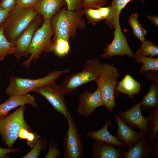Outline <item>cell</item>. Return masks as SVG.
I'll list each match as a JSON object with an SVG mask.
<instances>
[{
	"label": "cell",
	"instance_id": "cell-1",
	"mask_svg": "<svg viewBox=\"0 0 158 158\" xmlns=\"http://www.w3.org/2000/svg\"><path fill=\"white\" fill-rule=\"evenodd\" d=\"M82 9L69 10L64 6L51 17L50 23L54 32L52 40L62 38L69 41L75 38L78 30L86 27Z\"/></svg>",
	"mask_w": 158,
	"mask_h": 158
},
{
	"label": "cell",
	"instance_id": "cell-2",
	"mask_svg": "<svg viewBox=\"0 0 158 158\" xmlns=\"http://www.w3.org/2000/svg\"><path fill=\"white\" fill-rule=\"evenodd\" d=\"M39 14L34 7L23 8L16 5L2 24L4 34L8 41L14 43Z\"/></svg>",
	"mask_w": 158,
	"mask_h": 158
},
{
	"label": "cell",
	"instance_id": "cell-3",
	"mask_svg": "<svg viewBox=\"0 0 158 158\" xmlns=\"http://www.w3.org/2000/svg\"><path fill=\"white\" fill-rule=\"evenodd\" d=\"M54 34L50 20H44L33 36L28 48L30 56L23 62V66L28 68L32 62L34 63L39 59L42 53L46 54L53 51V42L51 39Z\"/></svg>",
	"mask_w": 158,
	"mask_h": 158
},
{
	"label": "cell",
	"instance_id": "cell-4",
	"mask_svg": "<svg viewBox=\"0 0 158 158\" xmlns=\"http://www.w3.org/2000/svg\"><path fill=\"white\" fill-rule=\"evenodd\" d=\"M69 72L68 69L55 70L50 72L43 77L35 79L23 78L16 76H11L5 92L9 97L12 95L25 94L33 91L42 86L55 82L61 75Z\"/></svg>",
	"mask_w": 158,
	"mask_h": 158
},
{
	"label": "cell",
	"instance_id": "cell-5",
	"mask_svg": "<svg viewBox=\"0 0 158 158\" xmlns=\"http://www.w3.org/2000/svg\"><path fill=\"white\" fill-rule=\"evenodd\" d=\"M102 63L97 58L88 60L81 71L66 77L62 85L65 95L70 94L76 88L92 81L99 78Z\"/></svg>",
	"mask_w": 158,
	"mask_h": 158
},
{
	"label": "cell",
	"instance_id": "cell-6",
	"mask_svg": "<svg viewBox=\"0 0 158 158\" xmlns=\"http://www.w3.org/2000/svg\"><path fill=\"white\" fill-rule=\"evenodd\" d=\"M25 105L20 106L14 112L0 119V134L5 147L11 148L18 138L20 129L25 128L29 131L30 127L26 123L24 117Z\"/></svg>",
	"mask_w": 158,
	"mask_h": 158
},
{
	"label": "cell",
	"instance_id": "cell-7",
	"mask_svg": "<svg viewBox=\"0 0 158 158\" xmlns=\"http://www.w3.org/2000/svg\"><path fill=\"white\" fill-rule=\"evenodd\" d=\"M119 76L117 68L104 63L102 64L100 77L95 81L101 91L104 106L109 111H112L116 106L115 87Z\"/></svg>",
	"mask_w": 158,
	"mask_h": 158
},
{
	"label": "cell",
	"instance_id": "cell-8",
	"mask_svg": "<svg viewBox=\"0 0 158 158\" xmlns=\"http://www.w3.org/2000/svg\"><path fill=\"white\" fill-rule=\"evenodd\" d=\"M68 128L64 137V158H82L83 146L82 138L76 123L69 113L66 118Z\"/></svg>",
	"mask_w": 158,
	"mask_h": 158
},
{
	"label": "cell",
	"instance_id": "cell-9",
	"mask_svg": "<svg viewBox=\"0 0 158 158\" xmlns=\"http://www.w3.org/2000/svg\"><path fill=\"white\" fill-rule=\"evenodd\" d=\"M33 91L44 97L56 111L66 119L69 113L64 99L65 95L61 86L55 82L40 87Z\"/></svg>",
	"mask_w": 158,
	"mask_h": 158
},
{
	"label": "cell",
	"instance_id": "cell-10",
	"mask_svg": "<svg viewBox=\"0 0 158 158\" xmlns=\"http://www.w3.org/2000/svg\"><path fill=\"white\" fill-rule=\"evenodd\" d=\"M114 29L112 33L114 36L113 40L107 45L99 57L111 59L114 56L126 55L135 58V54L129 47L126 37L122 32L119 21L115 23Z\"/></svg>",
	"mask_w": 158,
	"mask_h": 158
},
{
	"label": "cell",
	"instance_id": "cell-11",
	"mask_svg": "<svg viewBox=\"0 0 158 158\" xmlns=\"http://www.w3.org/2000/svg\"><path fill=\"white\" fill-rule=\"evenodd\" d=\"M44 21L43 17L39 14L12 43L15 48L13 54L17 61H19L23 57H28L29 54L28 48L32 38L35 31L41 26Z\"/></svg>",
	"mask_w": 158,
	"mask_h": 158
},
{
	"label": "cell",
	"instance_id": "cell-12",
	"mask_svg": "<svg viewBox=\"0 0 158 158\" xmlns=\"http://www.w3.org/2000/svg\"><path fill=\"white\" fill-rule=\"evenodd\" d=\"M78 100L80 104L77 107V112L85 117L90 115L97 107L104 106L101 92L98 87L93 93L86 90L81 93Z\"/></svg>",
	"mask_w": 158,
	"mask_h": 158
},
{
	"label": "cell",
	"instance_id": "cell-13",
	"mask_svg": "<svg viewBox=\"0 0 158 158\" xmlns=\"http://www.w3.org/2000/svg\"><path fill=\"white\" fill-rule=\"evenodd\" d=\"M142 100L125 111H121L117 115L128 126L138 128L146 135L147 132V118L142 115L141 109Z\"/></svg>",
	"mask_w": 158,
	"mask_h": 158
},
{
	"label": "cell",
	"instance_id": "cell-14",
	"mask_svg": "<svg viewBox=\"0 0 158 158\" xmlns=\"http://www.w3.org/2000/svg\"><path fill=\"white\" fill-rule=\"evenodd\" d=\"M104 142L95 140L92 145V158H124L125 150Z\"/></svg>",
	"mask_w": 158,
	"mask_h": 158
},
{
	"label": "cell",
	"instance_id": "cell-15",
	"mask_svg": "<svg viewBox=\"0 0 158 158\" xmlns=\"http://www.w3.org/2000/svg\"><path fill=\"white\" fill-rule=\"evenodd\" d=\"M35 99L33 96L28 93L9 96L7 99L0 104V119L7 116L9 111L19 106L30 104L33 107H37Z\"/></svg>",
	"mask_w": 158,
	"mask_h": 158
},
{
	"label": "cell",
	"instance_id": "cell-16",
	"mask_svg": "<svg viewBox=\"0 0 158 158\" xmlns=\"http://www.w3.org/2000/svg\"><path fill=\"white\" fill-rule=\"evenodd\" d=\"M114 118L118 126L116 138L128 148H130L138 141L143 132L140 130H133L132 127L123 122L117 115H114Z\"/></svg>",
	"mask_w": 158,
	"mask_h": 158
},
{
	"label": "cell",
	"instance_id": "cell-17",
	"mask_svg": "<svg viewBox=\"0 0 158 158\" xmlns=\"http://www.w3.org/2000/svg\"><path fill=\"white\" fill-rule=\"evenodd\" d=\"M66 4L65 0H39L34 8L44 20H50Z\"/></svg>",
	"mask_w": 158,
	"mask_h": 158
},
{
	"label": "cell",
	"instance_id": "cell-18",
	"mask_svg": "<svg viewBox=\"0 0 158 158\" xmlns=\"http://www.w3.org/2000/svg\"><path fill=\"white\" fill-rule=\"evenodd\" d=\"M111 125V121L109 119H106L104 126L102 128L95 131H88L86 133V136L95 140L104 142L114 146H125L123 142L118 140L116 136L112 135L108 131V127Z\"/></svg>",
	"mask_w": 158,
	"mask_h": 158
},
{
	"label": "cell",
	"instance_id": "cell-19",
	"mask_svg": "<svg viewBox=\"0 0 158 158\" xmlns=\"http://www.w3.org/2000/svg\"><path fill=\"white\" fill-rule=\"evenodd\" d=\"M153 152L147 143L146 134L142 133L136 142L126 151L124 158H146Z\"/></svg>",
	"mask_w": 158,
	"mask_h": 158
},
{
	"label": "cell",
	"instance_id": "cell-20",
	"mask_svg": "<svg viewBox=\"0 0 158 158\" xmlns=\"http://www.w3.org/2000/svg\"><path fill=\"white\" fill-rule=\"evenodd\" d=\"M148 111L146 140L149 147L152 149L158 130V107Z\"/></svg>",
	"mask_w": 158,
	"mask_h": 158
},
{
	"label": "cell",
	"instance_id": "cell-21",
	"mask_svg": "<svg viewBox=\"0 0 158 158\" xmlns=\"http://www.w3.org/2000/svg\"><path fill=\"white\" fill-rule=\"evenodd\" d=\"M116 90L127 94L131 97L139 93L141 90L140 85L131 76L127 74L118 83Z\"/></svg>",
	"mask_w": 158,
	"mask_h": 158
},
{
	"label": "cell",
	"instance_id": "cell-22",
	"mask_svg": "<svg viewBox=\"0 0 158 158\" xmlns=\"http://www.w3.org/2000/svg\"><path fill=\"white\" fill-rule=\"evenodd\" d=\"M141 109L149 111L158 107V84L155 82L151 85L147 94L143 97Z\"/></svg>",
	"mask_w": 158,
	"mask_h": 158
},
{
	"label": "cell",
	"instance_id": "cell-23",
	"mask_svg": "<svg viewBox=\"0 0 158 158\" xmlns=\"http://www.w3.org/2000/svg\"><path fill=\"white\" fill-rule=\"evenodd\" d=\"M135 58L138 63L143 64L140 69L139 73H142L148 71H158V58L145 56L135 54Z\"/></svg>",
	"mask_w": 158,
	"mask_h": 158
},
{
	"label": "cell",
	"instance_id": "cell-24",
	"mask_svg": "<svg viewBox=\"0 0 158 158\" xmlns=\"http://www.w3.org/2000/svg\"><path fill=\"white\" fill-rule=\"evenodd\" d=\"M128 22L130 26L133 35L135 37L139 39L141 43L146 40L145 38L146 30L139 23L138 15L137 13H132L129 16Z\"/></svg>",
	"mask_w": 158,
	"mask_h": 158
},
{
	"label": "cell",
	"instance_id": "cell-25",
	"mask_svg": "<svg viewBox=\"0 0 158 158\" xmlns=\"http://www.w3.org/2000/svg\"><path fill=\"white\" fill-rule=\"evenodd\" d=\"M2 24L0 25V62L7 56L13 54L15 50L13 44L8 41L4 34Z\"/></svg>",
	"mask_w": 158,
	"mask_h": 158
},
{
	"label": "cell",
	"instance_id": "cell-26",
	"mask_svg": "<svg viewBox=\"0 0 158 158\" xmlns=\"http://www.w3.org/2000/svg\"><path fill=\"white\" fill-rule=\"evenodd\" d=\"M134 0H112L111 4L112 16V24L114 29L116 22L119 21V15L121 11L130 1ZM139 0L142 3H145V0Z\"/></svg>",
	"mask_w": 158,
	"mask_h": 158
},
{
	"label": "cell",
	"instance_id": "cell-27",
	"mask_svg": "<svg viewBox=\"0 0 158 158\" xmlns=\"http://www.w3.org/2000/svg\"><path fill=\"white\" fill-rule=\"evenodd\" d=\"M136 54L150 57L158 55V47L150 40H145L142 43L140 47L136 51Z\"/></svg>",
	"mask_w": 158,
	"mask_h": 158
},
{
	"label": "cell",
	"instance_id": "cell-28",
	"mask_svg": "<svg viewBox=\"0 0 158 158\" xmlns=\"http://www.w3.org/2000/svg\"><path fill=\"white\" fill-rule=\"evenodd\" d=\"M52 41L53 51L57 56H63L68 53L70 49L69 41L62 38H58Z\"/></svg>",
	"mask_w": 158,
	"mask_h": 158
},
{
	"label": "cell",
	"instance_id": "cell-29",
	"mask_svg": "<svg viewBox=\"0 0 158 158\" xmlns=\"http://www.w3.org/2000/svg\"><path fill=\"white\" fill-rule=\"evenodd\" d=\"M82 11L83 15L87 19L88 22L93 25L103 20L98 8H86L82 9Z\"/></svg>",
	"mask_w": 158,
	"mask_h": 158
},
{
	"label": "cell",
	"instance_id": "cell-30",
	"mask_svg": "<svg viewBox=\"0 0 158 158\" xmlns=\"http://www.w3.org/2000/svg\"><path fill=\"white\" fill-rule=\"evenodd\" d=\"M47 140L39 136L32 149L22 158H37L46 145Z\"/></svg>",
	"mask_w": 158,
	"mask_h": 158
},
{
	"label": "cell",
	"instance_id": "cell-31",
	"mask_svg": "<svg viewBox=\"0 0 158 158\" xmlns=\"http://www.w3.org/2000/svg\"><path fill=\"white\" fill-rule=\"evenodd\" d=\"M98 9L101 16L103 20H105L108 27L113 30L112 24V11L111 5L107 7H101Z\"/></svg>",
	"mask_w": 158,
	"mask_h": 158
},
{
	"label": "cell",
	"instance_id": "cell-32",
	"mask_svg": "<svg viewBox=\"0 0 158 158\" xmlns=\"http://www.w3.org/2000/svg\"><path fill=\"white\" fill-rule=\"evenodd\" d=\"M83 8L97 9L109 3L106 0H82Z\"/></svg>",
	"mask_w": 158,
	"mask_h": 158
},
{
	"label": "cell",
	"instance_id": "cell-33",
	"mask_svg": "<svg viewBox=\"0 0 158 158\" xmlns=\"http://www.w3.org/2000/svg\"><path fill=\"white\" fill-rule=\"evenodd\" d=\"M61 154V152L58 148L57 144L54 141L51 140L47 153L45 158H56Z\"/></svg>",
	"mask_w": 158,
	"mask_h": 158
},
{
	"label": "cell",
	"instance_id": "cell-34",
	"mask_svg": "<svg viewBox=\"0 0 158 158\" xmlns=\"http://www.w3.org/2000/svg\"><path fill=\"white\" fill-rule=\"evenodd\" d=\"M67 4V9L71 11L81 10L82 8V0H65Z\"/></svg>",
	"mask_w": 158,
	"mask_h": 158
},
{
	"label": "cell",
	"instance_id": "cell-35",
	"mask_svg": "<svg viewBox=\"0 0 158 158\" xmlns=\"http://www.w3.org/2000/svg\"><path fill=\"white\" fill-rule=\"evenodd\" d=\"M16 5V0H1L0 7L9 12Z\"/></svg>",
	"mask_w": 158,
	"mask_h": 158
},
{
	"label": "cell",
	"instance_id": "cell-36",
	"mask_svg": "<svg viewBox=\"0 0 158 158\" xmlns=\"http://www.w3.org/2000/svg\"><path fill=\"white\" fill-rule=\"evenodd\" d=\"M39 0H16V5L23 8L34 7Z\"/></svg>",
	"mask_w": 158,
	"mask_h": 158
},
{
	"label": "cell",
	"instance_id": "cell-37",
	"mask_svg": "<svg viewBox=\"0 0 158 158\" xmlns=\"http://www.w3.org/2000/svg\"><path fill=\"white\" fill-rule=\"evenodd\" d=\"M38 136L36 133L29 131L27 136V142L31 147H33L36 142Z\"/></svg>",
	"mask_w": 158,
	"mask_h": 158
},
{
	"label": "cell",
	"instance_id": "cell-38",
	"mask_svg": "<svg viewBox=\"0 0 158 158\" xmlns=\"http://www.w3.org/2000/svg\"><path fill=\"white\" fill-rule=\"evenodd\" d=\"M19 151V148H3L0 147V158L5 157L7 154L12 152H16Z\"/></svg>",
	"mask_w": 158,
	"mask_h": 158
},
{
	"label": "cell",
	"instance_id": "cell-39",
	"mask_svg": "<svg viewBox=\"0 0 158 158\" xmlns=\"http://www.w3.org/2000/svg\"><path fill=\"white\" fill-rule=\"evenodd\" d=\"M153 148L154 150L153 153L150 154L151 157L153 158H157L158 157V136L157 134L155 139V144Z\"/></svg>",
	"mask_w": 158,
	"mask_h": 158
},
{
	"label": "cell",
	"instance_id": "cell-40",
	"mask_svg": "<svg viewBox=\"0 0 158 158\" xmlns=\"http://www.w3.org/2000/svg\"><path fill=\"white\" fill-rule=\"evenodd\" d=\"M9 12L0 7V25H2L7 17Z\"/></svg>",
	"mask_w": 158,
	"mask_h": 158
},
{
	"label": "cell",
	"instance_id": "cell-41",
	"mask_svg": "<svg viewBox=\"0 0 158 158\" xmlns=\"http://www.w3.org/2000/svg\"><path fill=\"white\" fill-rule=\"evenodd\" d=\"M30 131L25 128H21L18 133V138L23 139H26L29 132Z\"/></svg>",
	"mask_w": 158,
	"mask_h": 158
},
{
	"label": "cell",
	"instance_id": "cell-42",
	"mask_svg": "<svg viewBox=\"0 0 158 158\" xmlns=\"http://www.w3.org/2000/svg\"><path fill=\"white\" fill-rule=\"evenodd\" d=\"M147 18L151 21L152 23L158 27V16H147Z\"/></svg>",
	"mask_w": 158,
	"mask_h": 158
},
{
	"label": "cell",
	"instance_id": "cell-43",
	"mask_svg": "<svg viewBox=\"0 0 158 158\" xmlns=\"http://www.w3.org/2000/svg\"><path fill=\"white\" fill-rule=\"evenodd\" d=\"M106 0L107 1V0Z\"/></svg>",
	"mask_w": 158,
	"mask_h": 158
}]
</instances>
